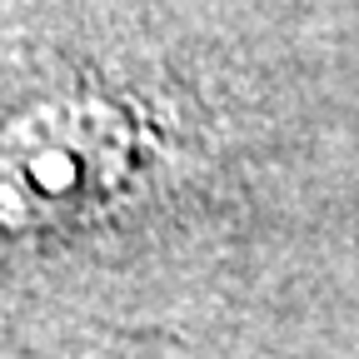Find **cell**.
<instances>
[{
  "label": "cell",
  "mask_w": 359,
  "mask_h": 359,
  "mask_svg": "<svg viewBox=\"0 0 359 359\" xmlns=\"http://www.w3.org/2000/svg\"><path fill=\"white\" fill-rule=\"evenodd\" d=\"M140 125L105 95H60L0 130V230L35 235L110 205L140 170Z\"/></svg>",
  "instance_id": "6da1fadb"
}]
</instances>
